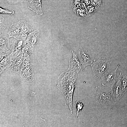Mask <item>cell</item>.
I'll list each match as a JSON object with an SVG mask.
<instances>
[{
    "label": "cell",
    "instance_id": "6da1fadb",
    "mask_svg": "<svg viewBox=\"0 0 127 127\" xmlns=\"http://www.w3.org/2000/svg\"><path fill=\"white\" fill-rule=\"evenodd\" d=\"M78 72L68 69L62 73L59 77L57 86L65 98L71 114L72 113V96Z\"/></svg>",
    "mask_w": 127,
    "mask_h": 127
},
{
    "label": "cell",
    "instance_id": "7a4b0ae2",
    "mask_svg": "<svg viewBox=\"0 0 127 127\" xmlns=\"http://www.w3.org/2000/svg\"><path fill=\"white\" fill-rule=\"evenodd\" d=\"M94 94L96 102L105 107H110L115 103L111 94L100 86L95 87Z\"/></svg>",
    "mask_w": 127,
    "mask_h": 127
},
{
    "label": "cell",
    "instance_id": "3957f363",
    "mask_svg": "<svg viewBox=\"0 0 127 127\" xmlns=\"http://www.w3.org/2000/svg\"><path fill=\"white\" fill-rule=\"evenodd\" d=\"M111 65L110 62L103 58L95 60L91 64L94 77L99 79L101 78Z\"/></svg>",
    "mask_w": 127,
    "mask_h": 127
},
{
    "label": "cell",
    "instance_id": "277c9868",
    "mask_svg": "<svg viewBox=\"0 0 127 127\" xmlns=\"http://www.w3.org/2000/svg\"><path fill=\"white\" fill-rule=\"evenodd\" d=\"M118 65L114 70H108L106 72L101 78L102 84L103 86H107L112 90L113 86L117 81L116 72L119 66Z\"/></svg>",
    "mask_w": 127,
    "mask_h": 127
},
{
    "label": "cell",
    "instance_id": "5b68a950",
    "mask_svg": "<svg viewBox=\"0 0 127 127\" xmlns=\"http://www.w3.org/2000/svg\"><path fill=\"white\" fill-rule=\"evenodd\" d=\"M27 34L19 36L12 41V50L11 55V58H14L20 53L22 48L26 44Z\"/></svg>",
    "mask_w": 127,
    "mask_h": 127
},
{
    "label": "cell",
    "instance_id": "8992f818",
    "mask_svg": "<svg viewBox=\"0 0 127 127\" xmlns=\"http://www.w3.org/2000/svg\"><path fill=\"white\" fill-rule=\"evenodd\" d=\"M120 72L116 83L112 89L111 95L115 102L118 101L121 98L126 91L125 88L122 86Z\"/></svg>",
    "mask_w": 127,
    "mask_h": 127
},
{
    "label": "cell",
    "instance_id": "52a82bcc",
    "mask_svg": "<svg viewBox=\"0 0 127 127\" xmlns=\"http://www.w3.org/2000/svg\"><path fill=\"white\" fill-rule=\"evenodd\" d=\"M78 56L83 69L86 66L91 65L93 62L91 54L88 49L80 48L79 50Z\"/></svg>",
    "mask_w": 127,
    "mask_h": 127
},
{
    "label": "cell",
    "instance_id": "ba28073f",
    "mask_svg": "<svg viewBox=\"0 0 127 127\" xmlns=\"http://www.w3.org/2000/svg\"><path fill=\"white\" fill-rule=\"evenodd\" d=\"M24 62L22 52L20 53L19 56L16 58L14 61L12 60L10 64L7 69L9 71H14L20 75Z\"/></svg>",
    "mask_w": 127,
    "mask_h": 127
},
{
    "label": "cell",
    "instance_id": "9c48e42d",
    "mask_svg": "<svg viewBox=\"0 0 127 127\" xmlns=\"http://www.w3.org/2000/svg\"><path fill=\"white\" fill-rule=\"evenodd\" d=\"M24 61L20 76L24 81L27 82L32 81L33 80V67L29 62Z\"/></svg>",
    "mask_w": 127,
    "mask_h": 127
},
{
    "label": "cell",
    "instance_id": "30bf717a",
    "mask_svg": "<svg viewBox=\"0 0 127 127\" xmlns=\"http://www.w3.org/2000/svg\"><path fill=\"white\" fill-rule=\"evenodd\" d=\"M73 56L69 61V64L68 69L79 72L83 69L81 64L75 52L72 51Z\"/></svg>",
    "mask_w": 127,
    "mask_h": 127
},
{
    "label": "cell",
    "instance_id": "8fae6325",
    "mask_svg": "<svg viewBox=\"0 0 127 127\" xmlns=\"http://www.w3.org/2000/svg\"><path fill=\"white\" fill-rule=\"evenodd\" d=\"M41 2V0H27L28 8L37 14L43 15Z\"/></svg>",
    "mask_w": 127,
    "mask_h": 127
},
{
    "label": "cell",
    "instance_id": "7c38bea8",
    "mask_svg": "<svg viewBox=\"0 0 127 127\" xmlns=\"http://www.w3.org/2000/svg\"><path fill=\"white\" fill-rule=\"evenodd\" d=\"M9 39L2 33L0 34V54L9 53Z\"/></svg>",
    "mask_w": 127,
    "mask_h": 127
},
{
    "label": "cell",
    "instance_id": "4fadbf2b",
    "mask_svg": "<svg viewBox=\"0 0 127 127\" xmlns=\"http://www.w3.org/2000/svg\"><path fill=\"white\" fill-rule=\"evenodd\" d=\"M39 35L38 30H35L30 33L26 40V43L34 47L37 43Z\"/></svg>",
    "mask_w": 127,
    "mask_h": 127
},
{
    "label": "cell",
    "instance_id": "5bb4252c",
    "mask_svg": "<svg viewBox=\"0 0 127 127\" xmlns=\"http://www.w3.org/2000/svg\"><path fill=\"white\" fill-rule=\"evenodd\" d=\"M11 55L9 53L0 54V73L4 69L7 68L10 64L12 60Z\"/></svg>",
    "mask_w": 127,
    "mask_h": 127
},
{
    "label": "cell",
    "instance_id": "9a60e30c",
    "mask_svg": "<svg viewBox=\"0 0 127 127\" xmlns=\"http://www.w3.org/2000/svg\"><path fill=\"white\" fill-rule=\"evenodd\" d=\"M33 47L26 44L22 48V53L24 61L30 62L31 60Z\"/></svg>",
    "mask_w": 127,
    "mask_h": 127
},
{
    "label": "cell",
    "instance_id": "2e32d148",
    "mask_svg": "<svg viewBox=\"0 0 127 127\" xmlns=\"http://www.w3.org/2000/svg\"><path fill=\"white\" fill-rule=\"evenodd\" d=\"M22 35L27 34L32 30V25L24 20L20 21L18 23Z\"/></svg>",
    "mask_w": 127,
    "mask_h": 127
},
{
    "label": "cell",
    "instance_id": "e0dca14e",
    "mask_svg": "<svg viewBox=\"0 0 127 127\" xmlns=\"http://www.w3.org/2000/svg\"><path fill=\"white\" fill-rule=\"evenodd\" d=\"M21 33V31L18 23L13 24L11 25L8 33L9 37H13L15 38L18 37Z\"/></svg>",
    "mask_w": 127,
    "mask_h": 127
},
{
    "label": "cell",
    "instance_id": "ac0fdd59",
    "mask_svg": "<svg viewBox=\"0 0 127 127\" xmlns=\"http://www.w3.org/2000/svg\"><path fill=\"white\" fill-rule=\"evenodd\" d=\"M76 108L77 109V115L76 118H77L79 114V112L80 111L83 106V104L82 103L81 101H77L76 102Z\"/></svg>",
    "mask_w": 127,
    "mask_h": 127
},
{
    "label": "cell",
    "instance_id": "d6986e66",
    "mask_svg": "<svg viewBox=\"0 0 127 127\" xmlns=\"http://www.w3.org/2000/svg\"><path fill=\"white\" fill-rule=\"evenodd\" d=\"M121 79L122 86L125 88L127 86V76L125 75H123V78H121Z\"/></svg>",
    "mask_w": 127,
    "mask_h": 127
}]
</instances>
